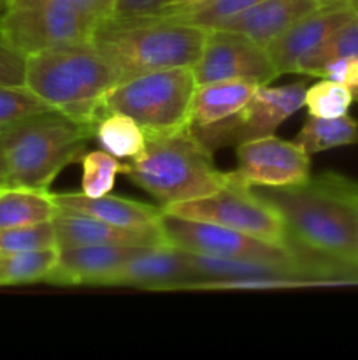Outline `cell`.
<instances>
[{
	"label": "cell",
	"instance_id": "6da1fadb",
	"mask_svg": "<svg viewBox=\"0 0 358 360\" xmlns=\"http://www.w3.org/2000/svg\"><path fill=\"white\" fill-rule=\"evenodd\" d=\"M260 188L283 217L293 248L358 267L357 181L325 172L298 185Z\"/></svg>",
	"mask_w": 358,
	"mask_h": 360
},
{
	"label": "cell",
	"instance_id": "7a4b0ae2",
	"mask_svg": "<svg viewBox=\"0 0 358 360\" xmlns=\"http://www.w3.org/2000/svg\"><path fill=\"white\" fill-rule=\"evenodd\" d=\"M207 30L171 18H107L90 44L112 67L118 81L157 70L193 67L202 56Z\"/></svg>",
	"mask_w": 358,
	"mask_h": 360
},
{
	"label": "cell",
	"instance_id": "3957f363",
	"mask_svg": "<svg viewBox=\"0 0 358 360\" xmlns=\"http://www.w3.org/2000/svg\"><path fill=\"white\" fill-rule=\"evenodd\" d=\"M123 174L146 190L161 210L213 195L227 186L230 172L216 167L213 153L190 130L146 137L140 155L123 164Z\"/></svg>",
	"mask_w": 358,
	"mask_h": 360
},
{
	"label": "cell",
	"instance_id": "277c9868",
	"mask_svg": "<svg viewBox=\"0 0 358 360\" xmlns=\"http://www.w3.org/2000/svg\"><path fill=\"white\" fill-rule=\"evenodd\" d=\"M118 83L112 67L91 44L27 56L25 86L53 109L93 129L104 115V97Z\"/></svg>",
	"mask_w": 358,
	"mask_h": 360
},
{
	"label": "cell",
	"instance_id": "5b68a950",
	"mask_svg": "<svg viewBox=\"0 0 358 360\" xmlns=\"http://www.w3.org/2000/svg\"><path fill=\"white\" fill-rule=\"evenodd\" d=\"M0 130L6 150V185L37 190H48L67 165L81 160L88 139L95 136L93 127L76 122L58 109Z\"/></svg>",
	"mask_w": 358,
	"mask_h": 360
},
{
	"label": "cell",
	"instance_id": "8992f818",
	"mask_svg": "<svg viewBox=\"0 0 358 360\" xmlns=\"http://www.w3.org/2000/svg\"><path fill=\"white\" fill-rule=\"evenodd\" d=\"M195 88L193 67L142 74L112 86L104 97V112L130 116L146 137L178 132L190 125Z\"/></svg>",
	"mask_w": 358,
	"mask_h": 360
},
{
	"label": "cell",
	"instance_id": "52a82bcc",
	"mask_svg": "<svg viewBox=\"0 0 358 360\" xmlns=\"http://www.w3.org/2000/svg\"><path fill=\"white\" fill-rule=\"evenodd\" d=\"M158 227H160L165 241L174 245L175 248L185 250V252L223 257V259L263 260V262L297 266L304 269L307 276L316 283L325 285L321 267L307 253L297 248L270 245V243L260 241V239L232 231L223 225L179 217V214L167 213L164 210H161L160 220H158Z\"/></svg>",
	"mask_w": 358,
	"mask_h": 360
},
{
	"label": "cell",
	"instance_id": "ba28073f",
	"mask_svg": "<svg viewBox=\"0 0 358 360\" xmlns=\"http://www.w3.org/2000/svg\"><path fill=\"white\" fill-rule=\"evenodd\" d=\"M102 18L60 2L6 6L0 35L25 56L65 46L90 44Z\"/></svg>",
	"mask_w": 358,
	"mask_h": 360
},
{
	"label": "cell",
	"instance_id": "9c48e42d",
	"mask_svg": "<svg viewBox=\"0 0 358 360\" xmlns=\"http://www.w3.org/2000/svg\"><path fill=\"white\" fill-rule=\"evenodd\" d=\"M164 211L223 225L260 241L291 248L286 225L279 211L269 200L263 199L255 186L246 185L235 178L234 172H230V181L227 183V186L218 190L213 195L175 204Z\"/></svg>",
	"mask_w": 358,
	"mask_h": 360
},
{
	"label": "cell",
	"instance_id": "30bf717a",
	"mask_svg": "<svg viewBox=\"0 0 358 360\" xmlns=\"http://www.w3.org/2000/svg\"><path fill=\"white\" fill-rule=\"evenodd\" d=\"M307 84L305 81L269 86L263 84L237 112L220 122L207 125H190L193 136L211 151L228 146H239L246 141L270 136L283 125L284 120L304 105Z\"/></svg>",
	"mask_w": 358,
	"mask_h": 360
},
{
	"label": "cell",
	"instance_id": "8fae6325",
	"mask_svg": "<svg viewBox=\"0 0 358 360\" xmlns=\"http://www.w3.org/2000/svg\"><path fill=\"white\" fill-rule=\"evenodd\" d=\"M193 74L197 84L239 79L251 81L260 86L279 76L263 46L223 28L207 30L202 56L193 65Z\"/></svg>",
	"mask_w": 358,
	"mask_h": 360
},
{
	"label": "cell",
	"instance_id": "7c38bea8",
	"mask_svg": "<svg viewBox=\"0 0 358 360\" xmlns=\"http://www.w3.org/2000/svg\"><path fill=\"white\" fill-rule=\"evenodd\" d=\"M239 167L235 178L249 186H290L311 178V155L297 143L274 134L235 146Z\"/></svg>",
	"mask_w": 358,
	"mask_h": 360
},
{
	"label": "cell",
	"instance_id": "4fadbf2b",
	"mask_svg": "<svg viewBox=\"0 0 358 360\" xmlns=\"http://www.w3.org/2000/svg\"><path fill=\"white\" fill-rule=\"evenodd\" d=\"M357 14V9L350 2L326 4L291 23L265 48L277 74H297L302 58L314 51L337 28L353 20Z\"/></svg>",
	"mask_w": 358,
	"mask_h": 360
},
{
	"label": "cell",
	"instance_id": "5bb4252c",
	"mask_svg": "<svg viewBox=\"0 0 358 360\" xmlns=\"http://www.w3.org/2000/svg\"><path fill=\"white\" fill-rule=\"evenodd\" d=\"M195 280L185 250L171 243L150 246L130 257L105 285L146 290H183Z\"/></svg>",
	"mask_w": 358,
	"mask_h": 360
},
{
	"label": "cell",
	"instance_id": "9a60e30c",
	"mask_svg": "<svg viewBox=\"0 0 358 360\" xmlns=\"http://www.w3.org/2000/svg\"><path fill=\"white\" fill-rule=\"evenodd\" d=\"M150 246L88 245L58 250V262L46 283L104 285L137 252Z\"/></svg>",
	"mask_w": 358,
	"mask_h": 360
},
{
	"label": "cell",
	"instance_id": "2e32d148",
	"mask_svg": "<svg viewBox=\"0 0 358 360\" xmlns=\"http://www.w3.org/2000/svg\"><path fill=\"white\" fill-rule=\"evenodd\" d=\"M58 250L88 245H137L154 246L165 241L160 227L125 229L105 224L88 214L56 206L53 217Z\"/></svg>",
	"mask_w": 358,
	"mask_h": 360
},
{
	"label": "cell",
	"instance_id": "e0dca14e",
	"mask_svg": "<svg viewBox=\"0 0 358 360\" xmlns=\"http://www.w3.org/2000/svg\"><path fill=\"white\" fill-rule=\"evenodd\" d=\"M316 7H319L318 0H262L216 28L237 32L267 48L291 23Z\"/></svg>",
	"mask_w": 358,
	"mask_h": 360
},
{
	"label": "cell",
	"instance_id": "ac0fdd59",
	"mask_svg": "<svg viewBox=\"0 0 358 360\" xmlns=\"http://www.w3.org/2000/svg\"><path fill=\"white\" fill-rule=\"evenodd\" d=\"M53 199L58 207L77 211V213L88 214V217L105 221V224L125 229L158 227V220L161 214V207L126 199V197H116L111 193L100 197H88L83 192H62L53 193Z\"/></svg>",
	"mask_w": 358,
	"mask_h": 360
},
{
	"label": "cell",
	"instance_id": "d6986e66",
	"mask_svg": "<svg viewBox=\"0 0 358 360\" xmlns=\"http://www.w3.org/2000/svg\"><path fill=\"white\" fill-rule=\"evenodd\" d=\"M260 84L251 81H211L197 84L190 109V125H207L228 118L244 108Z\"/></svg>",
	"mask_w": 358,
	"mask_h": 360
},
{
	"label": "cell",
	"instance_id": "ffe728a7",
	"mask_svg": "<svg viewBox=\"0 0 358 360\" xmlns=\"http://www.w3.org/2000/svg\"><path fill=\"white\" fill-rule=\"evenodd\" d=\"M56 202L48 190L0 185V231L53 220Z\"/></svg>",
	"mask_w": 358,
	"mask_h": 360
},
{
	"label": "cell",
	"instance_id": "44dd1931",
	"mask_svg": "<svg viewBox=\"0 0 358 360\" xmlns=\"http://www.w3.org/2000/svg\"><path fill=\"white\" fill-rule=\"evenodd\" d=\"M295 143L307 155L351 146L358 143V122L350 115L337 116V118L307 116Z\"/></svg>",
	"mask_w": 358,
	"mask_h": 360
},
{
	"label": "cell",
	"instance_id": "7402d4cb",
	"mask_svg": "<svg viewBox=\"0 0 358 360\" xmlns=\"http://www.w3.org/2000/svg\"><path fill=\"white\" fill-rule=\"evenodd\" d=\"M100 146L116 158H133L146 148V134L123 112H104L95 123V136Z\"/></svg>",
	"mask_w": 358,
	"mask_h": 360
},
{
	"label": "cell",
	"instance_id": "603a6c76",
	"mask_svg": "<svg viewBox=\"0 0 358 360\" xmlns=\"http://www.w3.org/2000/svg\"><path fill=\"white\" fill-rule=\"evenodd\" d=\"M58 262V248L0 253V287L48 280Z\"/></svg>",
	"mask_w": 358,
	"mask_h": 360
},
{
	"label": "cell",
	"instance_id": "cb8c5ba5",
	"mask_svg": "<svg viewBox=\"0 0 358 360\" xmlns=\"http://www.w3.org/2000/svg\"><path fill=\"white\" fill-rule=\"evenodd\" d=\"M344 56H358V14L337 28L325 42L318 46L314 51L304 56L298 65L297 74L314 76L325 63Z\"/></svg>",
	"mask_w": 358,
	"mask_h": 360
},
{
	"label": "cell",
	"instance_id": "d4e9b609",
	"mask_svg": "<svg viewBox=\"0 0 358 360\" xmlns=\"http://www.w3.org/2000/svg\"><path fill=\"white\" fill-rule=\"evenodd\" d=\"M262 0H204L195 6L183 7V9L171 11V13L158 14L161 18H171V20L183 21V23L197 25L206 30L220 27L230 18L244 13L249 7L256 6Z\"/></svg>",
	"mask_w": 358,
	"mask_h": 360
},
{
	"label": "cell",
	"instance_id": "484cf974",
	"mask_svg": "<svg viewBox=\"0 0 358 360\" xmlns=\"http://www.w3.org/2000/svg\"><path fill=\"white\" fill-rule=\"evenodd\" d=\"M353 102L354 94L350 88L323 77L312 86H307L304 97V105L307 108L309 116L318 118H337L347 115Z\"/></svg>",
	"mask_w": 358,
	"mask_h": 360
},
{
	"label": "cell",
	"instance_id": "4316f807",
	"mask_svg": "<svg viewBox=\"0 0 358 360\" xmlns=\"http://www.w3.org/2000/svg\"><path fill=\"white\" fill-rule=\"evenodd\" d=\"M83 164V179L81 190L88 197H100L111 193L114 188L116 176L123 172V164L119 158L107 151L95 150L81 157Z\"/></svg>",
	"mask_w": 358,
	"mask_h": 360
},
{
	"label": "cell",
	"instance_id": "83f0119b",
	"mask_svg": "<svg viewBox=\"0 0 358 360\" xmlns=\"http://www.w3.org/2000/svg\"><path fill=\"white\" fill-rule=\"evenodd\" d=\"M58 248L53 220L0 231V253Z\"/></svg>",
	"mask_w": 358,
	"mask_h": 360
},
{
	"label": "cell",
	"instance_id": "f1b7e54d",
	"mask_svg": "<svg viewBox=\"0 0 358 360\" xmlns=\"http://www.w3.org/2000/svg\"><path fill=\"white\" fill-rule=\"evenodd\" d=\"M51 109V105L46 104L27 86L0 84V129Z\"/></svg>",
	"mask_w": 358,
	"mask_h": 360
},
{
	"label": "cell",
	"instance_id": "f546056e",
	"mask_svg": "<svg viewBox=\"0 0 358 360\" xmlns=\"http://www.w3.org/2000/svg\"><path fill=\"white\" fill-rule=\"evenodd\" d=\"M25 65L27 56L11 48L0 35V84L25 86Z\"/></svg>",
	"mask_w": 358,
	"mask_h": 360
},
{
	"label": "cell",
	"instance_id": "4dcf8cb0",
	"mask_svg": "<svg viewBox=\"0 0 358 360\" xmlns=\"http://www.w3.org/2000/svg\"><path fill=\"white\" fill-rule=\"evenodd\" d=\"M314 77H323V79L336 81V83L344 84L354 94V101L358 95V56H344V58L332 60L325 63Z\"/></svg>",
	"mask_w": 358,
	"mask_h": 360
},
{
	"label": "cell",
	"instance_id": "1f68e13d",
	"mask_svg": "<svg viewBox=\"0 0 358 360\" xmlns=\"http://www.w3.org/2000/svg\"><path fill=\"white\" fill-rule=\"evenodd\" d=\"M167 0H116L112 16L114 20H133V18L157 16L164 9Z\"/></svg>",
	"mask_w": 358,
	"mask_h": 360
},
{
	"label": "cell",
	"instance_id": "d6a6232c",
	"mask_svg": "<svg viewBox=\"0 0 358 360\" xmlns=\"http://www.w3.org/2000/svg\"><path fill=\"white\" fill-rule=\"evenodd\" d=\"M4 6H16V4H30V2H60L72 6L76 9L86 11V13L95 14V16L107 20L112 16L116 0H2Z\"/></svg>",
	"mask_w": 358,
	"mask_h": 360
},
{
	"label": "cell",
	"instance_id": "836d02e7",
	"mask_svg": "<svg viewBox=\"0 0 358 360\" xmlns=\"http://www.w3.org/2000/svg\"><path fill=\"white\" fill-rule=\"evenodd\" d=\"M200 2H204V0H167V2H165V6H164V9H161L158 14L171 13V11L195 6V4H200ZM158 14H157V16H158Z\"/></svg>",
	"mask_w": 358,
	"mask_h": 360
},
{
	"label": "cell",
	"instance_id": "e575fe53",
	"mask_svg": "<svg viewBox=\"0 0 358 360\" xmlns=\"http://www.w3.org/2000/svg\"><path fill=\"white\" fill-rule=\"evenodd\" d=\"M7 181V165H6V150H4V137L0 130V185Z\"/></svg>",
	"mask_w": 358,
	"mask_h": 360
},
{
	"label": "cell",
	"instance_id": "d590c367",
	"mask_svg": "<svg viewBox=\"0 0 358 360\" xmlns=\"http://www.w3.org/2000/svg\"><path fill=\"white\" fill-rule=\"evenodd\" d=\"M319 6H326V4H340V2H350V4H357L358 0H318Z\"/></svg>",
	"mask_w": 358,
	"mask_h": 360
},
{
	"label": "cell",
	"instance_id": "8d00e7d4",
	"mask_svg": "<svg viewBox=\"0 0 358 360\" xmlns=\"http://www.w3.org/2000/svg\"><path fill=\"white\" fill-rule=\"evenodd\" d=\"M4 9H6V6H4V2H2V0H0V16H2Z\"/></svg>",
	"mask_w": 358,
	"mask_h": 360
},
{
	"label": "cell",
	"instance_id": "74e56055",
	"mask_svg": "<svg viewBox=\"0 0 358 360\" xmlns=\"http://www.w3.org/2000/svg\"><path fill=\"white\" fill-rule=\"evenodd\" d=\"M353 6H354V9H357V13H358V2L353 4Z\"/></svg>",
	"mask_w": 358,
	"mask_h": 360
},
{
	"label": "cell",
	"instance_id": "f35d334b",
	"mask_svg": "<svg viewBox=\"0 0 358 360\" xmlns=\"http://www.w3.org/2000/svg\"><path fill=\"white\" fill-rule=\"evenodd\" d=\"M357 101H358V95H357Z\"/></svg>",
	"mask_w": 358,
	"mask_h": 360
}]
</instances>
